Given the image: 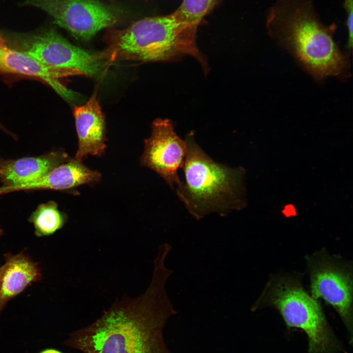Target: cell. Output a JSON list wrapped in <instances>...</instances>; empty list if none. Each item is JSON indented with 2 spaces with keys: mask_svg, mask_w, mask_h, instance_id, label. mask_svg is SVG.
I'll use <instances>...</instances> for the list:
<instances>
[{
  "mask_svg": "<svg viewBox=\"0 0 353 353\" xmlns=\"http://www.w3.org/2000/svg\"><path fill=\"white\" fill-rule=\"evenodd\" d=\"M166 258L157 254L144 294L115 302L95 322L71 333L66 345L84 353H171L163 331L176 312L165 289L173 272L166 267Z\"/></svg>",
  "mask_w": 353,
  "mask_h": 353,
  "instance_id": "cell-1",
  "label": "cell"
},
{
  "mask_svg": "<svg viewBox=\"0 0 353 353\" xmlns=\"http://www.w3.org/2000/svg\"><path fill=\"white\" fill-rule=\"evenodd\" d=\"M266 24L314 76H337L347 67L333 40L334 25L323 24L309 0H278L267 12Z\"/></svg>",
  "mask_w": 353,
  "mask_h": 353,
  "instance_id": "cell-2",
  "label": "cell"
},
{
  "mask_svg": "<svg viewBox=\"0 0 353 353\" xmlns=\"http://www.w3.org/2000/svg\"><path fill=\"white\" fill-rule=\"evenodd\" d=\"M185 141V181L176 193L191 215L199 220L210 213L225 216L243 208V169L214 161L197 144L192 132Z\"/></svg>",
  "mask_w": 353,
  "mask_h": 353,
  "instance_id": "cell-3",
  "label": "cell"
},
{
  "mask_svg": "<svg viewBox=\"0 0 353 353\" xmlns=\"http://www.w3.org/2000/svg\"><path fill=\"white\" fill-rule=\"evenodd\" d=\"M197 31L172 13L146 18L116 32L105 51L110 61H168L190 55L206 74L208 63L197 45Z\"/></svg>",
  "mask_w": 353,
  "mask_h": 353,
  "instance_id": "cell-4",
  "label": "cell"
},
{
  "mask_svg": "<svg viewBox=\"0 0 353 353\" xmlns=\"http://www.w3.org/2000/svg\"><path fill=\"white\" fill-rule=\"evenodd\" d=\"M269 306L278 310L288 328L304 331L308 353H335L341 349L318 301L297 277L279 275L270 279L252 309Z\"/></svg>",
  "mask_w": 353,
  "mask_h": 353,
  "instance_id": "cell-5",
  "label": "cell"
},
{
  "mask_svg": "<svg viewBox=\"0 0 353 353\" xmlns=\"http://www.w3.org/2000/svg\"><path fill=\"white\" fill-rule=\"evenodd\" d=\"M20 39L23 52L58 72L63 77L95 76L110 61L104 51L96 53L74 45L52 28Z\"/></svg>",
  "mask_w": 353,
  "mask_h": 353,
  "instance_id": "cell-6",
  "label": "cell"
},
{
  "mask_svg": "<svg viewBox=\"0 0 353 353\" xmlns=\"http://www.w3.org/2000/svg\"><path fill=\"white\" fill-rule=\"evenodd\" d=\"M310 295L331 306L339 315L353 340L352 267L320 251L306 258Z\"/></svg>",
  "mask_w": 353,
  "mask_h": 353,
  "instance_id": "cell-7",
  "label": "cell"
},
{
  "mask_svg": "<svg viewBox=\"0 0 353 353\" xmlns=\"http://www.w3.org/2000/svg\"><path fill=\"white\" fill-rule=\"evenodd\" d=\"M23 4L41 9L57 25L85 40L118 19L113 9L95 0H25Z\"/></svg>",
  "mask_w": 353,
  "mask_h": 353,
  "instance_id": "cell-8",
  "label": "cell"
},
{
  "mask_svg": "<svg viewBox=\"0 0 353 353\" xmlns=\"http://www.w3.org/2000/svg\"><path fill=\"white\" fill-rule=\"evenodd\" d=\"M145 148L140 159L142 165L161 176L173 190L180 181L177 174L183 168L186 152L185 140L175 131L172 121L157 118L151 125V133L145 141Z\"/></svg>",
  "mask_w": 353,
  "mask_h": 353,
  "instance_id": "cell-9",
  "label": "cell"
},
{
  "mask_svg": "<svg viewBox=\"0 0 353 353\" xmlns=\"http://www.w3.org/2000/svg\"><path fill=\"white\" fill-rule=\"evenodd\" d=\"M74 115L78 137L75 158L81 161L88 155H101L106 147L105 122L95 92L84 104L74 107Z\"/></svg>",
  "mask_w": 353,
  "mask_h": 353,
  "instance_id": "cell-10",
  "label": "cell"
},
{
  "mask_svg": "<svg viewBox=\"0 0 353 353\" xmlns=\"http://www.w3.org/2000/svg\"><path fill=\"white\" fill-rule=\"evenodd\" d=\"M68 160L63 150L36 157L17 159L0 158V182L2 186H15L36 181Z\"/></svg>",
  "mask_w": 353,
  "mask_h": 353,
  "instance_id": "cell-11",
  "label": "cell"
},
{
  "mask_svg": "<svg viewBox=\"0 0 353 353\" xmlns=\"http://www.w3.org/2000/svg\"><path fill=\"white\" fill-rule=\"evenodd\" d=\"M0 71L32 76L41 79L63 98L72 100L75 94L62 84L63 76L27 53L10 49L6 45L0 48Z\"/></svg>",
  "mask_w": 353,
  "mask_h": 353,
  "instance_id": "cell-12",
  "label": "cell"
},
{
  "mask_svg": "<svg viewBox=\"0 0 353 353\" xmlns=\"http://www.w3.org/2000/svg\"><path fill=\"white\" fill-rule=\"evenodd\" d=\"M37 265L27 255L18 254L7 259L0 288V299L3 305L21 293L29 285L41 278Z\"/></svg>",
  "mask_w": 353,
  "mask_h": 353,
  "instance_id": "cell-13",
  "label": "cell"
},
{
  "mask_svg": "<svg viewBox=\"0 0 353 353\" xmlns=\"http://www.w3.org/2000/svg\"><path fill=\"white\" fill-rule=\"evenodd\" d=\"M35 229V234L40 237L50 236L61 229L67 221L65 213L60 211L57 203L50 201L40 204L28 218Z\"/></svg>",
  "mask_w": 353,
  "mask_h": 353,
  "instance_id": "cell-14",
  "label": "cell"
},
{
  "mask_svg": "<svg viewBox=\"0 0 353 353\" xmlns=\"http://www.w3.org/2000/svg\"><path fill=\"white\" fill-rule=\"evenodd\" d=\"M222 0H182L172 13L178 20L198 28L203 18Z\"/></svg>",
  "mask_w": 353,
  "mask_h": 353,
  "instance_id": "cell-15",
  "label": "cell"
},
{
  "mask_svg": "<svg viewBox=\"0 0 353 353\" xmlns=\"http://www.w3.org/2000/svg\"><path fill=\"white\" fill-rule=\"evenodd\" d=\"M353 0H344V8L346 12V26L348 30V49H352L353 46Z\"/></svg>",
  "mask_w": 353,
  "mask_h": 353,
  "instance_id": "cell-16",
  "label": "cell"
},
{
  "mask_svg": "<svg viewBox=\"0 0 353 353\" xmlns=\"http://www.w3.org/2000/svg\"><path fill=\"white\" fill-rule=\"evenodd\" d=\"M4 269H5V264L0 267V288L1 281L3 273L4 271ZM3 306V305L1 303L0 299V310H1V309L2 308V307Z\"/></svg>",
  "mask_w": 353,
  "mask_h": 353,
  "instance_id": "cell-17",
  "label": "cell"
},
{
  "mask_svg": "<svg viewBox=\"0 0 353 353\" xmlns=\"http://www.w3.org/2000/svg\"><path fill=\"white\" fill-rule=\"evenodd\" d=\"M41 353H62L61 352L53 349L46 350Z\"/></svg>",
  "mask_w": 353,
  "mask_h": 353,
  "instance_id": "cell-18",
  "label": "cell"
},
{
  "mask_svg": "<svg viewBox=\"0 0 353 353\" xmlns=\"http://www.w3.org/2000/svg\"><path fill=\"white\" fill-rule=\"evenodd\" d=\"M5 45H6V44H5L4 40L0 36V48H1V47H3Z\"/></svg>",
  "mask_w": 353,
  "mask_h": 353,
  "instance_id": "cell-19",
  "label": "cell"
}]
</instances>
